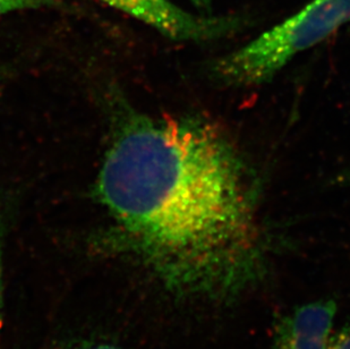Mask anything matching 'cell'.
<instances>
[{
  "mask_svg": "<svg viewBox=\"0 0 350 349\" xmlns=\"http://www.w3.org/2000/svg\"><path fill=\"white\" fill-rule=\"evenodd\" d=\"M329 349H350V323L332 335Z\"/></svg>",
  "mask_w": 350,
  "mask_h": 349,
  "instance_id": "cell-7",
  "label": "cell"
},
{
  "mask_svg": "<svg viewBox=\"0 0 350 349\" xmlns=\"http://www.w3.org/2000/svg\"><path fill=\"white\" fill-rule=\"evenodd\" d=\"M180 42H210L237 32L245 20L189 13L170 0H99Z\"/></svg>",
  "mask_w": 350,
  "mask_h": 349,
  "instance_id": "cell-3",
  "label": "cell"
},
{
  "mask_svg": "<svg viewBox=\"0 0 350 349\" xmlns=\"http://www.w3.org/2000/svg\"><path fill=\"white\" fill-rule=\"evenodd\" d=\"M96 184L116 240L176 296L226 304L269 274L261 176L203 112L153 116L113 99Z\"/></svg>",
  "mask_w": 350,
  "mask_h": 349,
  "instance_id": "cell-1",
  "label": "cell"
},
{
  "mask_svg": "<svg viewBox=\"0 0 350 349\" xmlns=\"http://www.w3.org/2000/svg\"><path fill=\"white\" fill-rule=\"evenodd\" d=\"M74 349H122L113 344L106 343V341H96V343H89Z\"/></svg>",
  "mask_w": 350,
  "mask_h": 349,
  "instance_id": "cell-8",
  "label": "cell"
},
{
  "mask_svg": "<svg viewBox=\"0 0 350 349\" xmlns=\"http://www.w3.org/2000/svg\"><path fill=\"white\" fill-rule=\"evenodd\" d=\"M16 198L13 193L0 191V336L3 328V257L7 231L13 219Z\"/></svg>",
  "mask_w": 350,
  "mask_h": 349,
  "instance_id": "cell-5",
  "label": "cell"
},
{
  "mask_svg": "<svg viewBox=\"0 0 350 349\" xmlns=\"http://www.w3.org/2000/svg\"><path fill=\"white\" fill-rule=\"evenodd\" d=\"M334 183L340 186H350V168L338 174L337 177L334 178Z\"/></svg>",
  "mask_w": 350,
  "mask_h": 349,
  "instance_id": "cell-10",
  "label": "cell"
},
{
  "mask_svg": "<svg viewBox=\"0 0 350 349\" xmlns=\"http://www.w3.org/2000/svg\"><path fill=\"white\" fill-rule=\"evenodd\" d=\"M350 23V0H312L251 42L210 65L215 82L230 88H256L271 82L299 53L311 49Z\"/></svg>",
  "mask_w": 350,
  "mask_h": 349,
  "instance_id": "cell-2",
  "label": "cell"
},
{
  "mask_svg": "<svg viewBox=\"0 0 350 349\" xmlns=\"http://www.w3.org/2000/svg\"><path fill=\"white\" fill-rule=\"evenodd\" d=\"M336 314L334 300L296 307L278 321L271 349H329Z\"/></svg>",
  "mask_w": 350,
  "mask_h": 349,
  "instance_id": "cell-4",
  "label": "cell"
},
{
  "mask_svg": "<svg viewBox=\"0 0 350 349\" xmlns=\"http://www.w3.org/2000/svg\"><path fill=\"white\" fill-rule=\"evenodd\" d=\"M58 0H0V17L18 10L53 8Z\"/></svg>",
  "mask_w": 350,
  "mask_h": 349,
  "instance_id": "cell-6",
  "label": "cell"
},
{
  "mask_svg": "<svg viewBox=\"0 0 350 349\" xmlns=\"http://www.w3.org/2000/svg\"><path fill=\"white\" fill-rule=\"evenodd\" d=\"M196 8L210 15L211 14L212 5L215 0H191Z\"/></svg>",
  "mask_w": 350,
  "mask_h": 349,
  "instance_id": "cell-9",
  "label": "cell"
},
{
  "mask_svg": "<svg viewBox=\"0 0 350 349\" xmlns=\"http://www.w3.org/2000/svg\"><path fill=\"white\" fill-rule=\"evenodd\" d=\"M7 73L5 72V70H0V86H1V84L3 83V79H5V77H6Z\"/></svg>",
  "mask_w": 350,
  "mask_h": 349,
  "instance_id": "cell-11",
  "label": "cell"
}]
</instances>
